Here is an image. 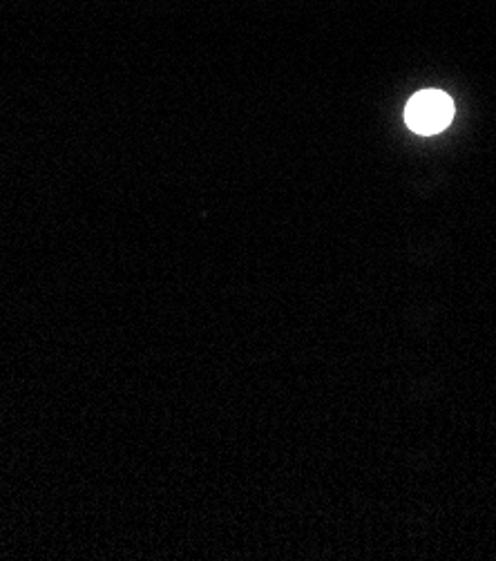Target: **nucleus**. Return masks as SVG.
Returning a JSON list of instances; mask_svg holds the SVG:
<instances>
[{"instance_id": "nucleus-1", "label": "nucleus", "mask_w": 496, "mask_h": 561, "mask_svg": "<svg viewBox=\"0 0 496 561\" xmlns=\"http://www.w3.org/2000/svg\"><path fill=\"white\" fill-rule=\"evenodd\" d=\"M454 117V103L446 92L425 90L418 92L405 112L407 126L418 135H436L446 130Z\"/></svg>"}]
</instances>
